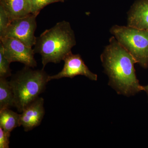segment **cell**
Segmentation results:
<instances>
[{
	"instance_id": "6da1fadb",
	"label": "cell",
	"mask_w": 148,
	"mask_h": 148,
	"mask_svg": "<svg viewBox=\"0 0 148 148\" xmlns=\"http://www.w3.org/2000/svg\"><path fill=\"white\" fill-rule=\"evenodd\" d=\"M101 59L109 77V85L118 94L129 97L143 90L135 73L137 61L114 36L109 40Z\"/></svg>"
},
{
	"instance_id": "7a4b0ae2",
	"label": "cell",
	"mask_w": 148,
	"mask_h": 148,
	"mask_svg": "<svg viewBox=\"0 0 148 148\" xmlns=\"http://www.w3.org/2000/svg\"><path fill=\"white\" fill-rule=\"evenodd\" d=\"M76 44L75 33L71 24L64 20L36 38L34 50L35 53L41 56L44 69L49 63L58 64L63 61Z\"/></svg>"
},
{
	"instance_id": "3957f363",
	"label": "cell",
	"mask_w": 148,
	"mask_h": 148,
	"mask_svg": "<svg viewBox=\"0 0 148 148\" xmlns=\"http://www.w3.org/2000/svg\"><path fill=\"white\" fill-rule=\"evenodd\" d=\"M49 77L43 69L33 70L26 66L12 77L10 82L14 95V107L19 112L45 91Z\"/></svg>"
},
{
	"instance_id": "277c9868",
	"label": "cell",
	"mask_w": 148,
	"mask_h": 148,
	"mask_svg": "<svg viewBox=\"0 0 148 148\" xmlns=\"http://www.w3.org/2000/svg\"><path fill=\"white\" fill-rule=\"evenodd\" d=\"M110 32L138 64L148 68V29L116 25Z\"/></svg>"
},
{
	"instance_id": "5b68a950",
	"label": "cell",
	"mask_w": 148,
	"mask_h": 148,
	"mask_svg": "<svg viewBox=\"0 0 148 148\" xmlns=\"http://www.w3.org/2000/svg\"><path fill=\"white\" fill-rule=\"evenodd\" d=\"M37 16L31 14L21 18L11 19L0 38H13L30 47L35 45L37 37L35 33L37 28Z\"/></svg>"
},
{
	"instance_id": "8992f818",
	"label": "cell",
	"mask_w": 148,
	"mask_h": 148,
	"mask_svg": "<svg viewBox=\"0 0 148 148\" xmlns=\"http://www.w3.org/2000/svg\"><path fill=\"white\" fill-rule=\"evenodd\" d=\"M4 54L10 63L18 62L34 68L37 66L34 51L20 41L13 38H0Z\"/></svg>"
},
{
	"instance_id": "52a82bcc",
	"label": "cell",
	"mask_w": 148,
	"mask_h": 148,
	"mask_svg": "<svg viewBox=\"0 0 148 148\" xmlns=\"http://www.w3.org/2000/svg\"><path fill=\"white\" fill-rule=\"evenodd\" d=\"M63 61L64 62L63 69L58 74L49 76V81L64 77L73 78L77 75L84 76L91 80H97V75L90 71L79 54H73L71 51L66 56Z\"/></svg>"
},
{
	"instance_id": "ba28073f",
	"label": "cell",
	"mask_w": 148,
	"mask_h": 148,
	"mask_svg": "<svg viewBox=\"0 0 148 148\" xmlns=\"http://www.w3.org/2000/svg\"><path fill=\"white\" fill-rule=\"evenodd\" d=\"M44 104L43 98L39 97L27 106L20 114V126L23 127L24 131L32 130L40 124L45 114Z\"/></svg>"
},
{
	"instance_id": "9c48e42d",
	"label": "cell",
	"mask_w": 148,
	"mask_h": 148,
	"mask_svg": "<svg viewBox=\"0 0 148 148\" xmlns=\"http://www.w3.org/2000/svg\"><path fill=\"white\" fill-rule=\"evenodd\" d=\"M127 26L148 29V0H141L133 5L127 13Z\"/></svg>"
},
{
	"instance_id": "30bf717a",
	"label": "cell",
	"mask_w": 148,
	"mask_h": 148,
	"mask_svg": "<svg viewBox=\"0 0 148 148\" xmlns=\"http://www.w3.org/2000/svg\"><path fill=\"white\" fill-rule=\"evenodd\" d=\"M0 6L10 19L21 18L32 14L30 0H0Z\"/></svg>"
},
{
	"instance_id": "8fae6325",
	"label": "cell",
	"mask_w": 148,
	"mask_h": 148,
	"mask_svg": "<svg viewBox=\"0 0 148 148\" xmlns=\"http://www.w3.org/2000/svg\"><path fill=\"white\" fill-rule=\"evenodd\" d=\"M20 114L11 110L9 108L0 110V127L8 134L14 128L20 126Z\"/></svg>"
},
{
	"instance_id": "7c38bea8",
	"label": "cell",
	"mask_w": 148,
	"mask_h": 148,
	"mask_svg": "<svg viewBox=\"0 0 148 148\" xmlns=\"http://www.w3.org/2000/svg\"><path fill=\"white\" fill-rule=\"evenodd\" d=\"M13 107L14 95L10 82L5 78L0 77V110Z\"/></svg>"
},
{
	"instance_id": "4fadbf2b",
	"label": "cell",
	"mask_w": 148,
	"mask_h": 148,
	"mask_svg": "<svg viewBox=\"0 0 148 148\" xmlns=\"http://www.w3.org/2000/svg\"><path fill=\"white\" fill-rule=\"evenodd\" d=\"M64 0H30L32 5V14L38 16L40 12L46 6L58 2H64Z\"/></svg>"
},
{
	"instance_id": "5bb4252c",
	"label": "cell",
	"mask_w": 148,
	"mask_h": 148,
	"mask_svg": "<svg viewBox=\"0 0 148 148\" xmlns=\"http://www.w3.org/2000/svg\"><path fill=\"white\" fill-rule=\"evenodd\" d=\"M10 64L4 54L2 47L0 46V77L7 78L11 75Z\"/></svg>"
},
{
	"instance_id": "9a60e30c",
	"label": "cell",
	"mask_w": 148,
	"mask_h": 148,
	"mask_svg": "<svg viewBox=\"0 0 148 148\" xmlns=\"http://www.w3.org/2000/svg\"><path fill=\"white\" fill-rule=\"evenodd\" d=\"M11 20L4 10L0 6V34L4 31Z\"/></svg>"
},
{
	"instance_id": "2e32d148",
	"label": "cell",
	"mask_w": 148,
	"mask_h": 148,
	"mask_svg": "<svg viewBox=\"0 0 148 148\" xmlns=\"http://www.w3.org/2000/svg\"><path fill=\"white\" fill-rule=\"evenodd\" d=\"M10 134L6 133L1 127H0V148H9Z\"/></svg>"
},
{
	"instance_id": "e0dca14e",
	"label": "cell",
	"mask_w": 148,
	"mask_h": 148,
	"mask_svg": "<svg viewBox=\"0 0 148 148\" xmlns=\"http://www.w3.org/2000/svg\"><path fill=\"white\" fill-rule=\"evenodd\" d=\"M143 90L145 91L148 97V85L145 86H143Z\"/></svg>"
},
{
	"instance_id": "ac0fdd59",
	"label": "cell",
	"mask_w": 148,
	"mask_h": 148,
	"mask_svg": "<svg viewBox=\"0 0 148 148\" xmlns=\"http://www.w3.org/2000/svg\"><path fill=\"white\" fill-rule=\"evenodd\" d=\"M64 1H66V0H64Z\"/></svg>"
}]
</instances>
